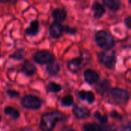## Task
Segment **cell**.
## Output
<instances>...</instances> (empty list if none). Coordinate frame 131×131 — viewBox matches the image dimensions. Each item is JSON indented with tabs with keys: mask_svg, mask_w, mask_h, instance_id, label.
Returning a JSON list of instances; mask_svg holds the SVG:
<instances>
[{
	"mask_svg": "<svg viewBox=\"0 0 131 131\" xmlns=\"http://www.w3.org/2000/svg\"><path fill=\"white\" fill-rule=\"evenodd\" d=\"M64 118L63 113L58 111L45 113L41 117L38 128L41 131H53L57 123L63 121Z\"/></svg>",
	"mask_w": 131,
	"mask_h": 131,
	"instance_id": "obj_1",
	"label": "cell"
},
{
	"mask_svg": "<svg viewBox=\"0 0 131 131\" xmlns=\"http://www.w3.org/2000/svg\"><path fill=\"white\" fill-rule=\"evenodd\" d=\"M94 41L97 45L104 51H111L115 45L114 35L105 30L97 31L94 35Z\"/></svg>",
	"mask_w": 131,
	"mask_h": 131,
	"instance_id": "obj_2",
	"label": "cell"
},
{
	"mask_svg": "<svg viewBox=\"0 0 131 131\" xmlns=\"http://www.w3.org/2000/svg\"><path fill=\"white\" fill-rule=\"evenodd\" d=\"M97 58L99 62L106 68L110 70L115 68L117 64V57L114 51H105L104 52H100L97 54Z\"/></svg>",
	"mask_w": 131,
	"mask_h": 131,
	"instance_id": "obj_3",
	"label": "cell"
},
{
	"mask_svg": "<svg viewBox=\"0 0 131 131\" xmlns=\"http://www.w3.org/2000/svg\"><path fill=\"white\" fill-rule=\"evenodd\" d=\"M21 104L28 110H38L42 105V101L37 96L28 94L21 98Z\"/></svg>",
	"mask_w": 131,
	"mask_h": 131,
	"instance_id": "obj_4",
	"label": "cell"
},
{
	"mask_svg": "<svg viewBox=\"0 0 131 131\" xmlns=\"http://www.w3.org/2000/svg\"><path fill=\"white\" fill-rule=\"evenodd\" d=\"M108 93L111 98L119 104L127 103L130 99V94L125 89L120 88H111Z\"/></svg>",
	"mask_w": 131,
	"mask_h": 131,
	"instance_id": "obj_5",
	"label": "cell"
},
{
	"mask_svg": "<svg viewBox=\"0 0 131 131\" xmlns=\"http://www.w3.org/2000/svg\"><path fill=\"white\" fill-rule=\"evenodd\" d=\"M32 59L35 63L43 65L55 61V56L50 51L45 50H41L36 51L32 55Z\"/></svg>",
	"mask_w": 131,
	"mask_h": 131,
	"instance_id": "obj_6",
	"label": "cell"
},
{
	"mask_svg": "<svg viewBox=\"0 0 131 131\" xmlns=\"http://www.w3.org/2000/svg\"><path fill=\"white\" fill-rule=\"evenodd\" d=\"M83 131H116L117 128L113 125L98 124L95 123H86L83 125Z\"/></svg>",
	"mask_w": 131,
	"mask_h": 131,
	"instance_id": "obj_7",
	"label": "cell"
},
{
	"mask_svg": "<svg viewBox=\"0 0 131 131\" xmlns=\"http://www.w3.org/2000/svg\"><path fill=\"white\" fill-rule=\"evenodd\" d=\"M84 64H85L84 58L82 56H80V57L74 58L68 61V69L71 73L76 74L82 68V67Z\"/></svg>",
	"mask_w": 131,
	"mask_h": 131,
	"instance_id": "obj_8",
	"label": "cell"
},
{
	"mask_svg": "<svg viewBox=\"0 0 131 131\" xmlns=\"http://www.w3.org/2000/svg\"><path fill=\"white\" fill-rule=\"evenodd\" d=\"M64 33V25L60 22L54 21L49 26V35L54 39H58Z\"/></svg>",
	"mask_w": 131,
	"mask_h": 131,
	"instance_id": "obj_9",
	"label": "cell"
},
{
	"mask_svg": "<svg viewBox=\"0 0 131 131\" xmlns=\"http://www.w3.org/2000/svg\"><path fill=\"white\" fill-rule=\"evenodd\" d=\"M84 81L90 85H94L97 84L100 80V75L98 73L91 68L86 69L84 71Z\"/></svg>",
	"mask_w": 131,
	"mask_h": 131,
	"instance_id": "obj_10",
	"label": "cell"
},
{
	"mask_svg": "<svg viewBox=\"0 0 131 131\" xmlns=\"http://www.w3.org/2000/svg\"><path fill=\"white\" fill-rule=\"evenodd\" d=\"M21 71L27 77H31L35 74L37 71L36 66L29 60H25L21 68Z\"/></svg>",
	"mask_w": 131,
	"mask_h": 131,
	"instance_id": "obj_11",
	"label": "cell"
},
{
	"mask_svg": "<svg viewBox=\"0 0 131 131\" xmlns=\"http://www.w3.org/2000/svg\"><path fill=\"white\" fill-rule=\"evenodd\" d=\"M74 117L78 120H84L90 117L91 111L85 107L75 106L72 110Z\"/></svg>",
	"mask_w": 131,
	"mask_h": 131,
	"instance_id": "obj_12",
	"label": "cell"
},
{
	"mask_svg": "<svg viewBox=\"0 0 131 131\" xmlns=\"http://www.w3.org/2000/svg\"><path fill=\"white\" fill-rule=\"evenodd\" d=\"M91 10L93 12V17L95 19H100L106 13L105 7L98 2H94L91 6Z\"/></svg>",
	"mask_w": 131,
	"mask_h": 131,
	"instance_id": "obj_13",
	"label": "cell"
},
{
	"mask_svg": "<svg viewBox=\"0 0 131 131\" xmlns=\"http://www.w3.org/2000/svg\"><path fill=\"white\" fill-rule=\"evenodd\" d=\"M51 16L54 18V21L61 23L64 21H65V19L67 18V12L64 8H57L53 10V12L51 13Z\"/></svg>",
	"mask_w": 131,
	"mask_h": 131,
	"instance_id": "obj_14",
	"label": "cell"
},
{
	"mask_svg": "<svg viewBox=\"0 0 131 131\" xmlns=\"http://www.w3.org/2000/svg\"><path fill=\"white\" fill-rule=\"evenodd\" d=\"M40 31V25L38 20H33L31 21L29 26L25 29V33L28 36H35Z\"/></svg>",
	"mask_w": 131,
	"mask_h": 131,
	"instance_id": "obj_15",
	"label": "cell"
},
{
	"mask_svg": "<svg viewBox=\"0 0 131 131\" xmlns=\"http://www.w3.org/2000/svg\"><path fill=\"white\" fill-rule=\"evenodd\" d=\"M60 65L58 63H57L55 61L50 62L48 64H47L46 66V72L49 76H56L59 71H60Z\"/></svg>",
	"mask_w": 131,
	"mask_h": 131,
	"instance_id": "obj_16",
	"label": "cell"
},
{
	"mask_svg": "<svg viewBox=\"0 0 131 131\" xmlns=\"http://www.w3.org/2000/svg\"><path fill=\"white\" fill-rule=\"evenodd\" d=\"M103 4L111 11H118L121 6V0H102Z\"/></svg>",
	"mask_w": 131,
	"mask_h": 131,
	"instance_id": "obj_17",
	"label": "cell"
},
{
	"mask_svg": "<svg viewBox=\"0 0 131 131\" xmlns=\"http://www.w3.org/2000/svg\"><path fill=\"white\" fill-rule=\"evenodd\" d=\"M110 88H111V81L107 79H104L98 84L97 91L99 94L103 95V94L107 93L108 91L110 90Z\"/></svg>",
	"mask_w": 131,
	"mask_h": 131,
	"instance_id": "obj_18",
	"label": "cell"
},
{
	"mask_svg": "<svg viewBox=\"0 0 131 131\" xmlns=\"http://www.w3.org/2000/svg\"><path fill=\"white\" fill-rule=\"evenodd\" d=\"M4 113L5 115L9 116L12 120H17L20 117L19 111L12 106H7L4 109Z\"/></svg>",
	"mask_w": 131,
	"mask_h": 131,
	"instance_id": "obj_19",
	"label": "cell"
},
{
	"mask_svg": "<svg viewBox=\"0 0 131 131\" xmlns=\"http://www.w3.org/2000/svg\"><path fill=\"white\" fill-rule=\"evenodd\" d=\"M46 90L48 93H59L62 90V87L54 81H50L46 86Z\"/></svg>",
	"mask_w": 131,
	"mask_h": 131,
	"instance_id": "obj_20",
	"label": "cell"
},
{
	"mask_svg": "<svg viewBox=\"0 0 131 131\" xmlns=\"http://www.w3.org/2000/svg\"><path fill=\"white\" fill-rule=\"evenodd\" d=\"M25 56V50L23 48H17L11 55L10 58L15 61H21Z\"/></svg>",
	"mask_w": 131,
	"mask_h": 131,
	"instance_id": "obj_21",
	"label": "cell"
},
{
	"mask_svg": "<svg viewBox=\"0 0 131 131\" xmlns=\"http://www.w3.org/2000/svg\"><path fill=\"white\" fill-rule=\"evenodd\" d=\"M61 104L64 107H70L74 104V97L72 95H66L64 97L61 98Z\"/></svg>",
	"mask_w": 131,
	"mask_h": 131,
	"instance_id": "obj_22",
	"label": "cell"
},
{
	"mask_svg": "<svg viewBox=\"0 0 131 131\" xmlns=\"http://www.w3.org/2000/svg\"><path fill=\"white\" fill-rule=\"evenodd\" d=\"M94 118H96L101 124H105L107 123L108 121V117L107 115H103L101 114L99 111H96L94 114Z\"/></svg>",
	"mask_w": 131,
	"mask_h": 131,
	"instance_id": "obj_23",
	"label": "cell"
},
{
	"mask_svg": "<svg viewBox=\"0 0 131 131\" xmlns=\"http://www.w3.org/2000/svg\"><path fill=\"white\" fill-rule=\"evenodd\" d=\"M85 99L87 100L88 104H91L94 103V101H95V95H94V94L92 91H88L86 93V98Z\"/></svg>",
	"mask_w": 131,
	"mask_h": 131,
	"instance_id": "obj_24",
	"label": "cell"
},
{
	"mask_svg": "<svg viewBox=\"0 0 131 131\" xmlns=\"http://www.w3.org/2000/svg\"><path fill=\"white\" fill-rule=\"evenodd\" d=\"M78 30L75 28L70 27L68 25H64V32L68 35H75Z\"/></svg>",
	"mask_w": 131,
	"mask_h": 131,
	"instance_id": "obj_25",
	"label": "cell"
},
{
	"mask_svg": "<svg viewBox=\"0 0 131 131\" xmlns=\"http://www.w3.org/2000/svg\"><path fill=\"white\" fill-rule=\"evenodd\" d=\"M6 94H7V95H8L9 97H11V98L18 97L20 95V94H19L18 91H15V90H12V89H8V90L6 91Z\"/></svg>",
	"mask_w": 131,
	"mask_h": 131,
	"instance_id": "obj_26",
	"label": "cell"
},
{
	"mask_svg": "<svg viewBox=\"0 0 131 131\" xmlns=\"http://www.w3.org/2000/svg\"><path fill=\"white\" fill-rule=\"evenodd\" d=\"M110 116H111V117H112L115 120H117V121H122L123 120V116L119 112H117V111H112L110 113Z\"/></svg>",
	"mask_w": 131,
	"mask_h": 131,
	"instance_id": "obj_27",
	"label": "cell"
},
{
	"mask_svg": "<svg viewBox=\"0 0 131 131\" xmlns=\"http://www.w3.org/2000/svg\"><path fill=\"white\" fill-rule=\"evenodd\" d=\"M124 24L126 25V27L128 28V29H130L131 28V16L130 15H128L125 20H124Z\"/></svg>",
	"mask_w": 131,
	"mask_h": 131,
	"instance_id": "obj_28",
	"label": "cell"
},
{
	"mask_svg": "<svg viewBox=\"0 0 131 131\" xmlns=\"http://www.w3.org/2000/svg\"><path fill=\"white\" fill-rule=\"evenodd\" d=\"M86 93H87L86 91H84V90L80 91L78 92V96H79V97H80L81 100H85V98H86Z\"/></svg>",
	"mask_w": 131,
	"mask_h": 131,
	"instance_id": "obj_29",
	"label": "cell"
},
{
	"mask_svg": "<svg viewBox=\"0 0 131 131\" xmlns=\"http://www.w3.org/2000/svg\"><path fill=\"white\" fill-rule=\"evenodd\" d=\"M119 131H131V126L130 124L123 126Z\"/></svg>",
	"mask_w": 131,
	"mask_h": 131,
	"instance_id": "obj_30",
	"label": "cell"
},
{
	"mask_svg": "<svg viewBox=\"0 0 131 131\" xmlns=\"http://www.w3.org/2000/svg\"><path fill=\"white\" fill-rule=\"evenodd\" d=\"M17 2V0H0V2L2 3H10V4H15Z\"/></svg>",
	"mask_w": 131,
	"mask_h": 131,
	"instance_id": "obj_31",
	"label": "cell"
},
{
	"mask_svg": "<svg viewBox=\"0 0 131 131\" xmlns=\"http://www.w3.org/2000/svg\"><path fill=\"white\" fill-rule=\"evenodd\" d=\"M60 131H75L73 128L70 127H64Z\"/></svg>",
	"mask_w": 131,
	"mask_h": 131,
	"instance_id": "obj_32",
	"label": "cell"
},
{
	"mask_svg": "<svg viewBox=\"0 0 131 131\" xmlns=\"http://www.w3.org/2000/svg\"><path fill=\"white\" fill-rule=\"evenodd\" d=\"M1 121H2V117L0 116V123H1Z\"/></svg>",
	"mask_w": 131,
	"mask_h": 131,
	"instance_id": "obj_33",
	"label": "cell"
},
{
	"mask_svg": "<svg viewBox=\"0 0 131 131\" xmlns=\"http://www.w3.org/2000/svg\"><path fill=\"white\" fill-rule=\"evenodd\" d=\"M14 131H15V130H14Z\"/></svg>",
	"mask_w": 131,
	"mask_h": 131,
	"instance_id": "obj_34",
	"label": "cell"
}]
</instances>
